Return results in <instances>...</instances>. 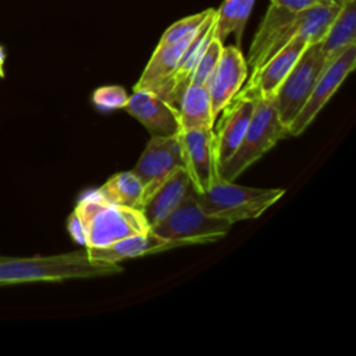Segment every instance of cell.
<instances>
[{
	"label": "cell",
	"instance_id": "1",
	"mask_svg": "<svg viewBox=\"0 0 356 356\" xmlns=\"http://www.w3.org/2000/svg\"><path fill=\"white\" fill-rule=\"evenodd\" d=\"M342 0L331 6L314 7L302 11H289L270 4L248 53V65L252 71L264 64L274 53L296 36L306 38L310 43L323 39L335 18Z\"/></svg>",
	"mask_w": 356,
	"mask_h": 356
},
{
	"label": "cell",
	"instance_id": "2",
	"mask_svg": "<svg viewBox=\"0 0 356 356\" xmlns=\"http://www.w3.org/2000/svg\"><path fill=\"white\" fill-rule=\"evenodd\" d=\"M122 273L120 263L100 261L89 257L86 249L38 257L0 256V286L33 281H64L95 278Z\"/></svg>",
	"mask_w": 356,
	"mask_h": 356
},
{
	"label": "cell",
	"instance_id": "3",
	"mask_svg": "<svg viewBox=\"0 0 356 356\" xmlns=\"http://www.w3.org/2000/svg\"><path fill=\"white\" fill-rule=\"evenodd\" d=\"M85 235V248H104L149 228L138 209L111 204L96 191L85 193L74 209Z\"/></svg>",
	"mask_w": 356,
	"mask_h": 356
},
{
	"label": "cell",
	"instance_id": "4",
	"mask_svg": "<svg viewBox=\"0 0 356 356\" xmlns=\"http://www.w3.org/2000/svg\"><path fill=\"white\" fill-rule=\"evenodd\" d=\"M246 96H252L254 102L250 122L238 149L218 165L220 177L227 181H235V178L267 153L277 142L291 136L270 100L256 95Z\"/></svg>",
	"mask_w": 356,
	"mask_h": 356
},
{
	"label": "cell",
	"instance_id": "5",
	"mask_svg": "<svg viewBox=\"0 0 356 356\" xmlns=\"http://www.w3.org/2000/svg\"><path fill=\"white\" fill-rule=\"evenodd\" d=\"M284 193L285 189L281 188L242 186L220 177L206 192L196 193V199L207 214L232 225L260 217Z\"/></svg>",
	"mask_w": 356,
	"mask_h": 356
},
{
	"label": "cell",
	"instance_id": "6",
	"mask_svg": "<svg viewBox=\"0 0 356 356\" xmlns=\"http://www.w3.org/2000/svg\"><path fill=\"white\" fill-rule=\"evenodd\" d=\"M324 68L325 58L321 42L309 43L271 96L270 103L286 128L307 102Z\"/></svg>",
	"mask_w": 356,
	"mask_h": 356
},
{
	"label": "cell",
	"instance_id": "7",
	"mask_svg": "<svg viewBox=\"0 0 356 356\" xmlns=\"http://www.w3.org/2000/svg\"><path fill=\"white\" fill-rule=\"evenodd\" d=\"M229 228V222L203 210L192 189L167 217L150 229L163 238L185 241L188 245H200L218 241L227 235Z\"/></svg>",
	"mask_w": 356,
	"mask_h": 356
},
{
	"label": "cell",
	"instance_id": "8",
	"mask_svg": "<svg viewBox=\"0 0 356 356\" xmlns=\"http://www.w3.org/2000/svg\"><path fill=\"white\" fill-rule=\"evenodd\" d=\"M181 167H184V160L179 134L172 136H152L138 163L131 170L143 185L142 206Z\"/></svg>",
	"mask_w": 356,
	"mask_h": 356
},
{
	"label": "cell",
	"instance_id": "9",
	"mask_svg": "<svg viewBox=\"0 0 356 356\" xmlns=\"http://www.w3.org/2000/svg\"><path fill=\"white\" fill-rule=\"evenodd\" d=\"M184 170L196 193L206 192L218 178V159L213 128L179 132Z\"/></svg>",
	"mask_w": 356,
	"mask_h": 356
},
{
	"label": "cell",
	"instance_id": "10",
	"mask_svg": "<svg viewBox=\"0 0 356 356\" xmlns=\"http://www.w3.org/2000/svg\"><path fill=\"white\" fill-rule=\"evenodd\" d=\"M356 65V44L343 50L334 61L325 65L320 78L317 79L307 102L296 114L293 121L288 125V132L292 136H299L314 121L317 114L328 103L332 95L338 90L346 76Z\"/></svg>",
	"mask_w": 356,
	"mask_h": 356
},
{
	"label": "cell",
	"instance_id": "11",
	"mask_svg": "<svg viewBox=\"0 0 356 356\" xmlns=\"http://www.w3.org/2000/svg\"><path fill=\"white\" fill-rule=\"evenodd\" d=\"M214 22H216V10L207 15L204 22L197 28L193 33L188 47L185 49L179 64L174 70V72L163 82V85L154 92L164 102H167L172 108L178 111L179 103L185 89L189 86L195 67L202 56L204 47L214 36Z\"/></svg>",
	"mask_w": 356,
	"mask_h": 356
},
{
	"label": "cell",
	"instance_id": "12",
	"mask_svg": "<svg viewBox=\"0 0 356 356\" xmlns=\"http://www.w3.org/2000/svg\"><path fill=\"white\" fill-rule=\"evenodd\" d=\"M309 43L310 42L303 36L293 38L277 53H274L264 64L252 71L248 85L245 89H241L239 93L256 95L270 100Z\"/></svg>",
	"mask_w": 356,
	"mask_h": 356
},
{
	"label": "cell",
	"instance_id": "13",
	"mask_svg": "<svg viewBox=\"0 0 356 356\" xmlns=\"http://www.w3.org/2000/svg\"><path fill=\"white\" fill-rule=\"evenodd\" d=\"M152 136L178 135L182 128L178 111L150 90H134L124 107Z\"/></svg>",
	"mask_w": 356,
	"mask_h": 356
},
{
	"label": "cell",
	"instance_id": "14",
	"mask_svg": "<svg viewBox=\"0 0 356 356\" xmlns=\"http://www.w3.org/2000/svg\"><path fill=\"white\" fill-rule=\"evenodd\" d=\"M248 76V63L238 46H225L221 50L217 67L209 83L213 115L217 117L221 110L242 89Z\"/></svg>",
	"mask_w": 356,
	"mask_h": 356
},
{
	"label": "cell",
	"instance_id": "15",
	"mask_svg": "<svg viewBox=\"0 0 356 356\" xmlns=\"http://www.w3.org/2000/svg\"><path fill=\"white\" fill-rule=\"evenodd\" d=\"M254 102L252 96L236 93L221 110L222 117L214 132L218 165L238 149L250 122Z\"/></svg>",
	"mask_w": 356,
	"mask_h": 356
},
{
	"label": "cell",
	"instance_id": "16",
	"mask_svg": "<svg viewBox=\"0 0 356 356\" xmlns=\"http://www.w3.org/2000/svg\"><path fill=\"white\" fill-rule=\"evenodd\" d=\"M186 245L188 243L185 241L163 238L154 234L152 229H147L146 232L128 236L125 239H121L104 248H85V249L89 257L93 260L120 263L121 260H125V259L152 254V253L168 250L172 248L186 246Z\"/></svg>",
	"mask_w": 356,
	"mask_h": 356
},
{
	"label": "cell",
	"instance_id": "17",
	"mask_svg": "<svg viewBox=\"0 0 356 356\" xmlns=\"http://www.w3.org/2000/svg\"><path fill=\"white\" fill-rule=\"evenodd\" d=\"M192 189L193 188L184 167L178 168L172 175H170L140 207L149 228L167 217Z\"/></svg>",
	"mask_w": 356,
	"mask_h": 356
},
{
	"label": "cell",
	"instance_id": "18",
	"mask_svg": "<svg viewBox=\"0 0 356 356\" xmlns=\"http://www.w3.org/2000/svg\"><path fill=\"white\" fill-rule=\"evenodd\" d=\"M192 36L168 44H157L134 90L156 92L179 64Z\"/></svg>",
	"mask_w": 356,
	"mask_h": 356
},
{
	"label": "cell",
	"instance_id": "19",
	"mask_svg": "<svg viewBox=\"0 0 356 356\" xmlns=\"http://www.w3.org/2000/svg\"><path fill=\"white\" fill-rule=\"evenodd\" d=\"M320 42L325 65L349 46L356 44V0H342L335 18Z\"/></svg>",
	"mask_w": 356,
	"mask_h": 356
},
{
	"label": "cell",
	"instance_id": "20",
	"mask_svg": "<svg viewBox=\"0 0 356 356\" xmlns=\"http://www.w3.org/2000/svg\"><path fill=\"white\" fill-rule=\"evenodd\" d=\"M178 117L182 129L213 128L216 117L211 110L209 88L197 83H189L182 95Z\"/></svg>",
	"mask_w": 356,
	"mask_h": 356
},
{
	"label": "cell",
	"instance_id": "21",
	"mask_svg": "<svg viewBox=\"0 0 356 356\" xmlns=\"http://www.w3.org/2000/svg\"><path fill=\"white\" fill-rule=\"evenodd\" d=\"M95 191L102 199L111 204L138 210L142 207L143 185L132 171L111 175L100 188Z\"/></svg>",
	"mask_w": 356,
	"mask_h": 356
},
{
	"label": "cell",
	"instance_id": "22",
	"mask_svg": "<svg viewBox=\"0 0 356 356\" xmlns=\"http://www.w3.org/2000/svg\"><path fill=\"white\" fill-rule=\"evenodd\" d=\"M253 3L254 0H224L220 8L216 10L214 38L224 43L231 33H235L239 43Z\"/></svg>",
	"mask_w": 356,
	"mask_h": 356
},
{
	"label": "cell",
	"instance_id": "23",
	"mask_svg": "<svg viewBox=\"0 0 356 356\" xmlns=\"http://www.w3.org/2000/svg\"><path fill=\"white\" fill-rule=\"evenodd\" d=\"M224 43L220 42L217 38H211L210 42L207 43V46L204 47L202 56L199 57V61L195 67L191 83H197V85H203L206 88H209L210 79L214 74V70L217 67L221 50Z\"/></svg>",
	"mask_w": 356,
	"mask_h": 356
},
{
	"label": "cell",
	"instance_id": "24",
	"mask_svg": "<svg viewBox=\"0 0 356 356\" xmlns=\"http://www.w3.org/2000/svg\"><path fill=\"white\" fill-rule=\"evenodd\" d=\"M213 8H207L204 11H200L197 14L185 17L177 22H174L172 25H170L164 33L160 38L159 44H168V43H174L178 42L184 38H188L191 35H193L197 28L204 22V19L207 18V15L211 13Z\"/></svg>",
	"mask_w": 356,
	"mask_h": 356
},
{
	"label": "cell",
	"instance_id": "25",
	"mask_svg": "<svg viewBox=\"0 0 356 356\" xmlns=\"http://www.w3.org/2000/svg\"><path fill=\"white\" fill-rule=\"evenodd\" d=\"M93 104L102 111L124 108L128 102V95L122 86L107 85L97 88L92 95Z\"/></svg>",
	"mask_w": 356,
	"mask_h": 356
},
{
	"label": "cell",
	"instance_id": "26",
	"mask_svg": "<svg viewBox=\"0 0 356 356\" xmlns=\"http://www.w3.org/2000/svg\"><path fill=\"white\" fill-rule=\"evenodd\" d=\"M339 0H271V4L282 7L289 11H302L309 10L314 7H323V6H331L335 4Z\"/></svg>",
	"mask_w": 356,
	"mask_h": 356
},
{
	"label": "cell",
	"instance_id": "27",
	"mask_svg": "<svg viewBox=\"0 0 356 356\" xmlns=\"http://www.w3.org/2000/svg\"><path fill=\"white\" fill-rule=\"evenodd\" d=\"M67 228H68V232L71 235V238L78 242L79 245H85V235H83V228L81 225V221L78 220V217L75 216V213L72 211L68 217V221H67Z\"/></svg>",
	"mask_w": 356,
	"mask_h": 356
},
{
	"label": "cell",
	"instance_id": "28",
	"mask_svg": "<svg viewBox=\"0 0 356 356\" xmlns=\"http://www.w3.org/2000/svg\"><path fill=\"white\" fill-rule=\"evenodd\" d=\"M4 60H6V53H4V49L0 46V65L4 64Z\"/></svg>",
	"mask_w": 356,
	"mask_h": 356
},
{
	"label": "cell",
	"instance_id": "29",
	"mask_svg": "<svg viewBox=\"0 0 356 356\" xmlns=\"http://www.w3.org/2000/svg\"><path fill=\"white\" fill-rule=\"evenodd\" d=\"M4 75V71H3V65H0V78H3Z\"/></svg>",
	"mask_w": 356,
	"mask_h": 356
}]
</instances>
